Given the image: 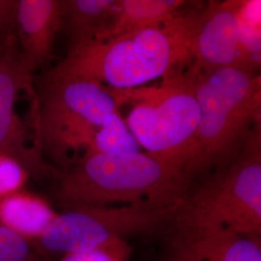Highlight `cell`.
Listing matches in <instances>:
<instances>
[{
  "label": "cell",
  "mask_w": 261,
  "mask_h": 261,
  "mask_svg": "<svg viewBox=\"0 0 261 261\" xmlns=\"http://www.w3.org/2000/svg\"><path fill=\"white\" fill-rule=\"evenodd\" d=\"M132 253L126 239H116L94 251L66 254L59 261H129Z\"/></svg>",
  "instance_id": "17"
},
{
  "label": "cell",
  "mask_w": 261,
  "mask_h": 261,
  "mask_svg": "<svg viewBox=\"0 0 261 261\" xmlns=\"http://www.w3.org/2000/svg\"><path fill=\"white\" fill-rule=\"evenodd\" d=\"M19 0H0V47L17 45Z\"/></svg>",
  "instance_id": "18"
},
{
  "label": "cell",
  "mask_w": 261,
  "mask_h": 261,
  "mask_svg": "<svg viewBox=\"0 0 261 261\" xmlns=\"http://www.w3.org/2000/svg\"><path fill=\"white\" fill-rule=\"evenodd\" d=\"M192 181L182 159L139 152L85 155L56 178L57 200L79 206L143 205L181 203Z\"/></svg>",
  "instance_id": "1"
},
{
  "label": "cell",
  "mask_w": 261,
  "mask_h": 261,
  "mask_svg": "<svg viewBox=\"0 0 261 261\" xmlns=\"http://www.w3.org/2000/svg\"><path fill=\"white\" fill-rule=\"evenodd\" d=\"M140 145L130 132L119 111L112 113L96 133L87 154L102 153L112 155L139 153ZM84 155V156H85Z\"/></svg>",
  "instance_id": "14"
},
{
  "label": "cell",
  "mask_w": 261,
  "mask_h": 261,
  "mask_svg": "<svg viewBox=\"0 0 261 261\" xmlns=\"http://www.w3.org/2000/svg\"><path fill=\"white\" fill-rule=\"evenodd\" d=\"M61 30V0H19L17 46L21 64L31 75L54 57Z\"/></svg>",
  "instance_id": "10"
},
{
  "label": "cell",
  "mask_w": 261,
  "mask_h": 261,
  "mask_svg": "<svg viewBox=\"0 0 261 261\" xmlns=\"http://www.w3.org/2000/svg\"><path fill=\"white\" fill-rule=\"evenodd\" d=\"M191 70L200 109L186 165L187 175L193 182L212 168L219 170L231 163L260 126L261 75L246 67Z\"/></svg>",
  "instance_id": "3"
},
{
  "label": "cell",
  "mask_w": 261,
  "mask_h": 261,
  "mask_svg": "<svg viewBox=\"0 0 261 261\" xmlns=\"http://www.w3.org/2000/svg\"><path fill=\"white\" fill-rule=\"evenodd\" d=\"M56 215L45 198L25 189L0 199V225L33 245Z\"/></svg>",
  "instance_id": "11"
},
{
  "label": "cell",
  "mask_w": 261,
  "mask_h": 261,
  "mask_svg": "<svg viewBox=\"0 0 261 261\" xmlns=\"http://www.w3.org/2000/svg\"><path fill=\"white\" fill-rule=\"evenodd\" d=\"M192 14L168 23L142 28L105 41H93L69 49L53 68L56 73L90 79L116 90L134 89L167 77L192 60Z\"/></svg>",
  "instance_id": "2"
},
{
  "label": "cell",
  "mask_w": 261,
  "mask_h": 261,
  "mask_svg": "<svg viewBox=\"0 0 261 261\" xmlns=\"http://www.w3.org/2000/svg\"><path fill=\"white\" fill-rule=\"evenodd\" d=\"M30 177L28 169L19 160L0 152V199L25 189Z\"/></svg>",
  "instance_id": "15"
},
{
  "label": "cell",
  "mask_w": 261,
  "mask_h": 261,
  "mask_svg": "<svg viewBox=\"0 0 261 261\" xmlns=\"http://www.w3.org/2000/svg\"><path fill=\"white\" fill-rule=\"evenodd\" d=\"M33 91L32 75L19 60L18 46L0 47V152L19 160L31 177L51 173L47 167L36 127L17 111L20 94Z\"/></svg>",
  "instance_id": "7"
},
{
  "label": "cell",
  "mask_w": 261,
  "mask_h": 261,
  "mask_svg": "<svg viewBox=\"0 0 261 261\" xmlns=\"http://www.w3.org/2000/svg\"><path fill=\"white\" fill-rule=\"evenodd\" d=\"M116 0H61V29L70 49L93 42L109 27Z\"/></svg>",
  "instance_id": "13"
},
{
  "label": "cell",
  "mask_w": 261,
  "mask_h": 261,
  "mask_svg": "<svg viewBox=\"0 0 261 261\" xmlns=\"http://www.w3.org/2000/svg\"><path fill=\"white\" fill-rule=\"evenodd\" d=\"M172 223L211 225L260 237V126L235 160L187 195Z\"/></svg>",
  "instance_id": "4"
},
{
  "label": "cell",
  "mask_w": 261,
  "mask_h": 261,
  "mask_svg": "<svg viewBox=\"0 0 261 261\" xmlns=\"http://www.w3.org/2000/svg\"><path fill=\"white\" fill-rule=\"evenodd\" d=\"M189 47L195 72L234 67L259 69L243 45L237 1H211L202 12L192 14Z\"/></svg>",
  "instance_id": "8"
},
{
  "label": "cell",
  "mask_w": 261,
  "mask_h": 261,
  "mask_svg": "<svg viewBox=\"0 0 261 261\" xmlns=\"http://www.w3.org/2000/svg\"><path fill=\"white\" fill-rule=\"evenodd\" d=\"M188 4L181 0H116L109 27L95 41L101 42L142 28L168 23L180 16L179 10Z\"/></svg>",
  "instance_id": "12"
},
{
  "label": "cell",
  "mask_w": 261,
  "mask_h": 261,
  "mask_svg": "<svg viewBox=\"0 0 261 261\" xmlns=\"http://www.w3.org/2000/svg\"><path fill=\"white\" fill-rule=\"evenodd\" d=\"M112 91L119 105H133L125 121L140 147L149 153L182 159L186 170L200 120L191 68L178 70L154 87Z\"/></svg>",
  "instance_id": "5"
},
{
  "label": "cell",
  "mask_w": 261,
  "mask_h": 261,
  "mask_svg": "<svg viewBox=\"0 0 261 261\" xmlns=\"http://www.w3.org/2000/svg\"><path fill=\"white\" fill-rule=\"evenodd\" d=\"M171 224L168 261H261L260 237L211 225Z\"/></svg>",
  "instance_id": "9"
},
{
  "label": "cell",
  "mask_w": 261,
  "mask_h": 261,
  "mask_svg": "<svg viewBox=\"0 0 261 261\" xmlns=\"http://www.w3.org/2000/svg\"><path fill=\"white\" fill-rule=\"evenodd\" d=\"M35 246L0 225V261H40Z\"/></svg>",
  "instance_id": "16"
},
{
  "label": "cell",
  "mask_w": 261,
  "mask_h": 261,
  "mask_svg": "<svg viewBox=\"0 0 261 261\" xmlns=\"http://www.w3.org/2000/svg\"><path fill=\"white\" fill-rule=\"evenodd\" d=\"M181 203L164 207L113 205L67 208L64 212L57 213L34 246L38 252L49 254L66 255L94 251L113 240L152 233L166 224H171Z\"/></svg>",
  "instance_id": "6"
}]
</instances>
